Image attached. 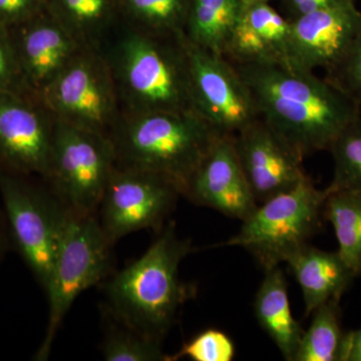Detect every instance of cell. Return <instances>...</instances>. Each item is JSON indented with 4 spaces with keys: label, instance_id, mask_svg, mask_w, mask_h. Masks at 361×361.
<instances>
[{
    "label": "cell",
    "instance_id": "6da1fadb",
    "mask_svg": "<svg viewBox=\"0 0 361 361\" xmlns=\"http://www.w3.org/2000/svg\"><path fill=\"white\" fill-rule=\"evenodd\" d=\"M232 63L250 90L259 118L303 159L329 149L361 116L360 102L314 71L286 63Z\"/></svg>",
    "mask_w": 361,
    "mask_h": 361
},
{
    "label": "cell",
    "instance_id": "7a4b0ae2",
    "mask_svg": "<svg viewBox=\"0 0 361 361\" xmlns=\"http://www.w3.org/2000/svg\"><path fill=\"white\" fill-rule=\"evenodd\" d=\"M182 33L156 35L130 25L111 33L101 51L122 113L194 111Z\"/></svg>",
    "mask_w": 361,
    "mask_h": 361
},
{
    "label": "cell",
    "instance_id": "3957f363",
    "mask_svg": "<svg viewBox=\"0 0 361 361\" xmlns=\"http://www.w3.org/2000/svg\"><path fill=\"white\" fill-rule=\"evenodd\" d=\"M193 251L190 240L180 238L174 222L144 255L123 268L106 286L108 310L114 317L157 341L167 334L178 311L196 295L194 285L179 277L180 262Z\"/></svg>",
    "mask_w": 361,
    "mask_h": 361
},
{
    "label": "cell",
    "instance_id": "277c9868",
    "mask_svg": "<svg viewBox=\"0 0 361 361\" xmlns=\"http://www.w3.org/2000/svg\"><path fill=\"white\" fill-rule=\"evenodd\" d=\"M220 135L196 111H152L122 113L110 139L116 167L161 176L183 196Z\"/></svg>",
    "mask_w": 361,
    "mask_h": 361
},
{
    "label": "cell",
    "instance_id": "5b68a950",
    "mask_svg": "<svg viewBox=\"0 0 361 361\" xmlns=\"http://www.w3.org/2000/svg\"><path fill=\"white\" fill-rule=\"evenodd\" d=\"M111 246L97 214L78 215L68 211L51 274L44 288L49 299V322L35 360L49 358L59 326L78 296L108 276Z\"/></svg>",
    "mask_w": 361,
    "mask_h": 361
},
{
    "label": "cell",
    "instance_id": "8992f818",
    "mask_svg": "<svg viewBox=\"0 0 361 361\" xmlns=\"http://www.w3.org/2000/svg\"><path fill=\"white\" fill-rule=\"evenodd\" d=\"M326 197L308 177L258 205L226 246L245 248L264 269L286 262L319 229Z\"/></svg>",
    "mask_w": 361,
    "mask_h": 361
},
{
    "label": "cell",
    "instance_id": "52a82bcc",
    "mask_svg": "<svg viewBox=\"0 0 361 361\" xmlns=\"http://www.w3.org/2000/svg\"><path fill=\"white\" fill-rule=\"evenodd\" d=\"M115 167L110 137L56 121L44 180L66 210L78 215L97 214Z\"/></svg>",
    "mask_w": 361,
    "mask_h": 361
},
{
    "label": "cell",
    "instance_id": "ba28073f",
    "mask_svg": "<svg viewBox=\"0 0 361 361\" xmlns=\"http://www.w3.org/2000/svg\"><path fill=\"white\" fill-rule=\"evenodd\" d=\"M39 99L56 121L109 137L122 116L113 73L101 49H80Z\"/></svg>",
    "mask_w": 361,
    "mask_h": 361
},
{
    "label": "cell",
    "instance_id": "9c48e42d",
    "mask_svg": "<svg viewBox=\"0 0 361 361\" xmlns=\"http://www.w3.org/2000/svg\"><path fill=\"white\" fill-rule=\"evenodd\" d=\"M0 195L11 241L44 288L68 211L49 187L7 171L0 170Z\"/></svg>",
    "mask_w": 361,
    "mask_h": 361
},
{
    "label": "cell",
    "instance_id": "30bf717a",
    "mask_svg": "<svg viewBox=\"0 0 361 361\" xmlns=\"http://www.w3.org/2000/svg\"><path fill=\"white\" fill-rule=\"evenodd\" d=\"M194 111L220 135L234 137L259 118L243 78L231 61L194 44L182 33Z\"/></svg>",
    "mask_w": 361,
    "mask_h": 361
},
{
    "label": "cell",
    "instance_id": "8fae6325",
    "mask_svg": "<svg viewBox=\"0 0 361 361\" xmlns=\"http://www.w3.org/2000/svg\"><path fill=\"white\" fill-rule=\"evenodd\" d=\"M180 196V190L161 176L115 167L97 215L104 234L114 245L140 230L161 231Z\"/></svg>",
    "mask_w": 361,
    "mask_h": 361
},
{
    "label": "cell",
    "instance_id": "7c38bea8",
    "mask_svg": "<svg viewBox=\"0 0 361 361\" xmlns=\"http://www.w3.org/2000/svg\"><path fill=\"white\" fill-rule=\"evenodd\" d=\"M54 127L39 97L0 92V170L44 180Z\"/></svg>",
    "mask_w": 361,
    "mask_h": 361
},
{
    "label": "cell",
    "instance_id": "4fadbf2b",
    "mask_svg": "<svg viewBox=\"0 0 361 361\" xmlns=\"http://www.w3.org/2000/svg\"><path fill=\"white\" fill-rule=\"evenodd\" d=\"M233 142L258 205L308 178L300 154L261 118L235 135Z\"/></svg>",
    "mask_w": 361,
    "mask_h": 361
},
{
    "label": "cell",
    "instance_id": "5bb4252c",
    "mask_svg": "<svg viewBox=\"0 0 361 361\" xmlns=\"http://www.w3.org/2000/svg\"><path fill=\"white\" fill-rule=\"evenodd\" d=\"M360 32L361 11L355 0L304 14L290 21L288 63L327 73L341 63Z\"/></svg>",
    "mask_w": 361,
    "mask_h": 361
},
{
    "label": "cell",
    "instance_id": "9a60e30c",
    "mask_svg": "<svg viewBox=\"0 0 361 361\" xmlns=\"http://www.w3.org/2000/svg\"><path fill=\"white\" fill-rule=\"evenodd\" d=\"M183 197L242 222L250 217L258 203L240 165L233 137L220 135L216 140Z\"/></svg>",
    "mask_w": 361,
    "mask_h": 361
},
{
    "label": "cell",
    "instance_id": "2e32d148",
    "mask_svg": "<svg viewBox=\"0 0 361 361\" xmlns=\"http://www.w3.org/2000/svg\"><path fill=\"white\" fill-rule=\"evenodd\" d=\"M7 30L26 87L37 97L84 49L47 11Z\"/></svg>",
    "mask_w": 361,
    "mask_h": 361
},
{
    "label": "cell",
    "instance_id": "e0dca14e",
    "mask_svg": "<svg viewBox=\"0 0 361 361\" xmlns=\"http://www.w3.org/2000/svg\"><path fill=\"white\" fill-rule=\"evenodd\" d=\"M290 21L265 0H243L224 56L234 63H288Z\"/></svg>",
    "mask_w": 361,
    "mask_h": 361
},
{
    "label": "cell",
    "instance_id": "ac0fdd59",
    "mask_svg": "<svg viewBox=\"0 0 361 361\" xmlns=\"http://www.w3.org/2000/svg\"><path fill=\"white\" fill-rule=\"evenodd\" d=\"M286 263L302 290L306 316L331 299L341 300L356 277L338 252L320 250L310 244L294 252Z\"/></svg>",
    "mask_w": 361,
    "mask_h": 361
},
{
    "label": "cell",
    "instance_id": "d6986e66",
    "mask_svg": "<svg viewBox=\"0 0 361 361\" xmlns=\"http://www.w3.org/2000/svg\"><path fill=\"white\" fill-rule=\"evenodd\" d=\"M254 310L259 324L276 344L285 360L294 361L304 331L292 315L286 279L279 265L265 268Z\"/></svg>",
    "mask_w": 361,
    "mask_h": 361
},
{
    "label": "cell",
    "instance_id": "ffe728a7",
    "mask_svg": "<svg viewBox=\"0 0 361 361\" xmlns=\"http://www.w3.org/2000/svg\"><path fill=\"white\" fill-rule=\"evenodd\" d=\"M45 9L84 49H102L115 32V0H45Z\"/></svg>",
    "mask_w": 361,
    "mask_h": 361
},
{
    "label": "cell",
    "instance_id": "44dd1931",
    "mask_svg": "<svg viewBox=\"0 0 361 361\" xmlns=\"http://www.w3.org/2000/svg\"><path fill=\"white\" fill-rule=\"evenodd\" d=\"M243 0H188L184 35L202 49L224 56Z\"/></svg>",
    "mask_w": 361,
    "mask_h": 361
},
{
    "label": "cell",
    "instance_id": "7402d4cb",
    "mask_svg": "<svg viewBox=\"0 0 361 361\" xmlns=\"http://www.w3.org/2000/svg\"><path fill=\"white\" fill-rule=\"evenodd\" d=\"M327 191V190H326ZM325 219L331 222L342 260L355 273L361 274V191L341 190L327 192L323 209Z\"/></svg>",
    "mask_w": 361,
    "mask_h": 361
},
{
    "label": "cell",
    "instance_id": "603a6c76",
    "mask_svg": "<svg viewBox=\"0 0 361 361\" xmlns=\"http://www.w3.org/2000/svg\"><path fill=\"white\" fill-rule=\"evenodd\" d=\"M339 299L316 308L310 326L303 332L294 361H339L344 334Z\"/></svg>",
    "mask_w": 361,
    "mask_h": 361
},
{
    "label": "cell",
    "instance_id": "cb8c5ba5",
    "mask_svg": "<svg viewBox=\"0 0 361 361\" xmlns=\"http://www.w3.org/2000/svg\"><path fill=\"white\" fill-rule=\"evenodd\" d=\"M102 353L108 361H170L161 341L116 319L108 311Z\"/></svg>",
    "mask_w": 361,
    "mask_h": 361
},
{
    "label": "cell",
    "instance_id": "d4e9b609",
    "mask_svg": "<svg viewBox=\"0 0 361 361\" xmlns=\"http://www.w3.org/2000/svg\"><path fill=\"white\" fill-rule=\"evenodd\" d=\"M123 6L132 27L163 35L184 32L188 0H123Z\"/></svg>",
    "mask_w": 361,
    "mask_h": 361
},
{
    "label": "cell",
    "instance_id": "484cf974",
    "mask_svg": "<svg viewBox=\"0 0 361 361\" xmlns=\"http://www.w3.org/2000/svg\"><path fill=\"white\" fill-rule=\"evenodd\" d=\"M334 174L327 192L361 191V116L342 130L329 149Z\"/></svg>",
    "mask_w": 361,
    "mask_h": 361
},
{
    "label": "cell",
    "instance_id": "4316f807",
    "mask_svg": "<svg viewBox=\"0 0 361 361\" xmlns=\"http://www.w3.org/2000/svg\"><path fill=\"white\" fill-rule=\"evenodd\" d=\"M234 356L235 346L230 337L220 330L208 329L185 343L171 360L188 357L194 361H232Z\"/></svg>",
    "mask_w": 361,
    "mask_h": 361
},
{
    "label": "cell",
    "instance_id": "83f0119b",
    "mask_svg": "<svg viewBox=\"0 0 361 361\" xmlns=\"http://www.w3.org/2000/svg\"><path fill=\"white\" fill-rule=\"evenodd\" d=\"M325 78L361 103V32L346 56Z\"/></svg>",
    "mask_w": 361,
    "mask_h": 361
},
{
    "label": "cell",
    "instance_id": "f1b7e54d",
    "mask_svg": "<svg viewBox=\"0 0 361 361\" xmlns=\"http://www.w3.org/2000/svg\"><path fill=\"white\" fill-rule=\"evenodd\" d=\"M0 92L33 96L21 75L8 30L2 26H0Z\"/></svg>",
    "mask_w": 361,
    "mask_h": 361
},
{
    "label": "cell",
    "instance_id": "f546056e",
    "mask_svg": "<svg viewBox=\"0 0 361 361\" xmlns=\"http://www.w3.org/2000/svg\"><path fill=\"white\" fill-rule=\"evenodd\" d=\"M45 11V0H0V26L13 27Z\"/></svg>",
    "mask_w": 361,
    "mask_h": 361
},
{
    "label": "cell",
    "instance_id": "4dcf8cb0",
    "mask_svg": "<svg viewBox=\"0 0 361 361\" xmlns=\"http://www.w3.org/2000/svg\"><path fill=\"white\" fill-rule=\"evenodd\" d=\"M283 6V16L289 21L296 20L304 14L336 6L344 0H279Z\"/></svg>",
    "mask_w": 361,
    "mask_h": 361
},
{
    "label": "cell",
    "instance_id": "1f68e13d",
    "mask_svg": "<svg viewBox=\"0 0 361 361\" xmlns=\"http://www.w3.org/2000/svg\"><path fill=\"white\" fill-rule=\"evenodd\" d=\"M339 361H361V329L344 334Z\"/></svg>",
    "mask_w": 361,
    "mask_h": 361
},
{
    "label": "cell",
    "instance_id": "d6a6232c",
    "mask_svg": "<svg viewBox=\"0 0 361 361\" xmlns=\"http://www.w3.org/2000/svg\"><path fill=\"white\" fill-rule=\"evenodd\" d=\"M1 216H0V259L6 253L7 246H8V238H7L6 222H4Z\"/></svg>",
    "mask_w": 361,
    "mask_h": 361
},
{
    "label": "cell",
    "instance_id": "836d02e7",
    "mask_svg": "<svg viewBox=\"0 0 361 361\" xmlns=\"http://www.w3.org/2000/svg\"><path fill=\"white\" fill-rule=\"evenodd\" d=\"M265 1H269V2H271V1H272V0H265ZM278 1H279V0H278Z\"/></svg>",
    "mask_w": 361,
    "mask_h": 361
}]
</instances>
